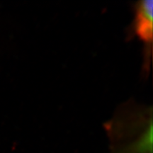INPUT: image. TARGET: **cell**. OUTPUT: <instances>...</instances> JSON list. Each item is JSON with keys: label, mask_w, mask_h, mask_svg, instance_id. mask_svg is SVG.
Wrapping results in <instances>:
<instances>
[{"label": "cell", "mask_w": 153, "mask_h": 153, "mask_svg": "<svg viewBox=\"0 0 153 153\" xmlns=\"http://www.w3.org/2000/svg\"><path fill=\"white\" fill-rule=\"evenodd\" d=\"M135 8V16L132 29L133 30L135 35L138 36L146 45V62H148V57H150L148 53L151 54L152 44L153 1H140L136 4Z\"/></svg>", "instance_id": "1"}]
</instances>
